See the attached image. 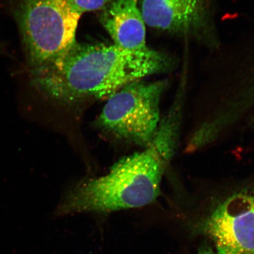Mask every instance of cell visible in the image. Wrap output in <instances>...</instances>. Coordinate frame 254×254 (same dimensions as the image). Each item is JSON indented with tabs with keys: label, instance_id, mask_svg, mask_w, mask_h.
<instances>
[{
	"label": "cell",
	"instance_id": "cell-5",
	"mask_svg": "<svg viewBox=\"0 0 254 254\" xmlns=\"http://www.w3.org/2000/svg\"><path fill=\"white\" fill-rule=\"evenodd\" d=\"M213 0H141L145 23L175 37L207 47L219 44Z\"/></svg>",
	"mask_w": 254,
	"mask_h": 254
},
{
	"label": "cell",
	"instance_id": "cell-2",
	"mask_svg": "<svg viewBox=\"0 0 254 254\" xmlns=\"http://www.w3.org/2000/svg\"><path fill=\"white\" fill-rule=\"evenodd\" d=\"M183 106L180 101H174L144 150L121 159L105 176L73 187L60 203L57 214L109 213L155 202L179 145Z\"/></svg>",
	"mask_w": 254,
	"mask_h": 254
},
{
	"label": "cell",
	"instance_id": "cell-6",
	"mask_svg": "<svg viewBox=\"0 0 254 254\" xmlns=\"http://www.w3.org/2000/svg\"><path fill=\"white\" fill-rule=\"evenodd\" d=\"M201 229L217 254H254V189H244L218 203Z\"/></svg>",
	"mask_w": 254,
	"mask_h": 254
},
{
	"label": "cell",
	"instance_id": "cell-11",
	"mask_svg": "<svg viewBox=\"0 0 254 254\" xmlns=\"http://www.w3.org/2000/svg\"><path fill=\"white\" fill-rule=\"evenodd\" d=\"M253 125H254V120L253 121Z\"/></svg>",
	"mask_w": 254,
	"mask_h": 254
},
{
	"label": "cell",
	"instance_id": "cell-8",
	"mask_svg": "<svg viewBox=\"0 0 254 254\" xmlns=\"http://www.w3.org/2000/svg\"><path fill=\"white\" fill-rule=\"evenodd\" d=\"M72 8L82 15L86 12L103 9L111 0H68Z\"/></svg>",
	"mask_w": 254,
	"mask_h": 254
},
{
	"label": "cell",
	"instance_id": "cell-3",
	"mask_svg": "<svg viewBox=\"0 0 254 254\" xmlns=\"http://www.w3.org/2000/svg\"><path fill=\"white\" fill-rule=\"evenodd\" d=\"M81 15L68 0H23L16 12L31 69L60 58L77 42Z\"/></svg>",
	"mask_w": 254,
	"mask_h": 254
},
{
	"label": "cell",
	"instance_id": "cell-4",
	"mask_svg": "<svg viewBox=\"0 0 254 254\" xmlns=\"http://www.w3.org/2000/svg\"><path fill=\"white\" fill-rule=\"evenodd\" d=\"M166 80L130 82L111 95L95 126L114 138L146 147L160 122V101Z\"/></svg>",
	"mask_w": 254,
	"mask_h": 254
},
{
	"label": "cell",
	"instance_id": "cell-10",
	"mask_svg": "<svg viewBox=\"0 0 254 254\" xmlns=\"http://www.w3.org/2000/svg\"><path fill=\"white\" fill-rule=\"evenodd\" d=\"M197 254H217L209 247H202L201 249L198 251Z\"/></svg>",
	"mask_w": 254,
	"mask_h": 254
},
{
	"label": "cell",
	"instance_id": "cell-1",
	"mask_svg": "<svg viewBox=\"0 0 254 254\" xmlns=\"http://www.w3.org/2000/svg\"><path fill=\"white\" fill-rule=\"evenodd\" d=\"M176 64L174 57L152 49L131 52L114 44L77 41L64 55L31 72L42 93L71 104L109 98L130 82L172 71Z\"/></svg>",
	"mask_w": 254,
	"mask_h": 254
},
{
	"label": "cell",
	"instance_id": "cell-7",
	"mask_svg": "<svg viewBox=\"0 0 254 254\" xmlns=\"http://www.w3.org/2000/svg\"><path fill=\"white\" fill-rule=\"evenodd\" d=\"M100 22L116 46L131 52L150 49L138 0H111L102 9Z\"/></svg>",
	"mask_w": 254,
	"mask_h": 254
},
{
	"label": "cell",
	"instance_id": "cell-9",
	"mask_svg": "<svg viewBox=\"0 0 254 254\" xmlns=\"http://www.w3.org/2000/svg\"><path fill=\"white\" fill-rule=\"evenodd\" d=\"M253 76H254V78L251 79L252 82H250V87L247 89V91H245V94L242 95H244V97L241 98L242 100L240 101L241 103L244 100L245 104H247L248 101L250 103L251 101L252 100L254 101V74Z\"/></svg>",
	"mask_w": 254,
	"mask_h": 254
}]
</instances>
